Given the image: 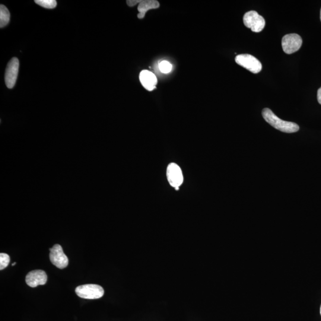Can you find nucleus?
I'll use <instances>...</instances> for the list:
<instances>
[{
  "label": "nucleus",
  "instance_id": "f8f14e48",
  "mask_svg": "<svg viewBox=\"0 0 321 321\" xmlns=\"http://www.w3.org/2000/svg\"><path fill=\"white\" fill-rule=\"evenodd\" d=\"M11 19V14L5 6H0V28H3L8 25Z\"/></svg>",
  "mask_w": 321,
  "mask_h": 321
},
{
  "label": "nucleus",
  "instance_id": "20e7f679",
  "mask_svg": "<svg viewBox=\"0 0 321 321\" xmlns=\"http://www.w3.org/2000/svg\"><path fill=\"white\" fill-rule=\"evenodd\" d=\"M237 65L242 66L253 74H258L262 71V64L256 57L250 55H240L235 59Z\"/></svg>",
  "mask_w": 321,
  "mask_h": 321
},
{
  "label": "nucleus",
  "instance_id": "4468645a",
  "mask_svg": "<svg viewBox=\"0 0 321 321\" xmlns=\"http://www.w3.org/2000/svg\"><path fill=\"white\" fill-rule=\"evenodd\" d=\"M10 256L8 254L1 253L0 254V269H4L7 267L10 263Z\"/></svg>",
  "mask_w": 321,
  "mask_h": 321
},
{
  "label": "nucleus",
  "instance_id": "9d476101",
  "mask_svg": "<svg viewBox=\"0 0 321 321\" xmlns=\"http://www.w3.org/2000/svg\"><path fill=\"white\" fill-rule=\"evenodd\" d=\"M139 80L143 87L149 91H152L156 88L157 79L153 73L144 70L139 75Z\"/></svg>",
  "mask_w": 321,
  "mask_h": 321
},
{
  "label": "nucleus",
  "instance_id": "a211bd4d",
  "mask_svg": "<svg viewBox=\"0 0 321 321\" xmlns=\"http://www.w3.org/2000/svg\"><path fill=\"white\" fill-rule=\"evenodd\" d=\"M175 189H176V190H178L179 189V187H176Z\"/></svg>",
  "mask_w": 321,
  "mask_h": 321
},
{
  "label": "nucleus",
  "instance_id": "dca6fc26",
  "mask_svg": "<svg viewBox=\"0 0 321 321\" xmlns=\"http://www.w3.org/2000/svg\"><path fill=\"white\" fill-rule=\"evenodd\" d=\"M141 0H128L127 1V5H128L129 7H133V6H136V5L139 4L141 2Z\"/></svg>",
  "mask_w": 321,
  "mask_h": 321
},
{
  "label": "nucleus",
  "instance_id": "aec40b11",
  "mask_svg": "<svg viewBox=\"0 0 321 321\" xmlns=\"http://www.w3.org/2000/svg\"><path fill=\"white\" fill-rule=\"evenodd\" d=\"M320 315H321V306H320Z\"/></svg>",
  "mask_w": 321,
  "mask_h": 321
},
{
  "label": "nucleus",
  "instance_id": "0eeeda50",
  "mask_svg": "<svg viewBox=\"0 0 321 321\" xmlns=\"http://www.w3.org/2000/svg\"><path fill=\"white\" fill-rule=\"evenodd\" d=\"M19 68V62L17 58H13L9 62L5 73L6 87L12 89L17 82Z\"/></svg>",
  "mask_w": 321,
  "mask_h": 321
},
{
  "label": "nucleus",
  "instance_id": "6ab92c4d",
  "mask_svg": "<svg viewBox=\"0 0 321 321\" xmlns=\"http://www.w3.org/2000/svg\"><path fill=\"white\" fill-rule=\"evenodd\" d=\"M16 263H17L15 262V263H13L12 266H15L16 265Z\"/></svg>",
  "mask_w": 321,
  "mask_h": 321
},
{
  "label": "nucleus",
  "instance_id": "9b49d317",
  "mask_svg": "<svg viewBox=\"0 0 321 321\" xmlns=\"http://www.w3.org/2000/svg\"><path fill=\"white\" fill-rule=\"evenodd\" d=\"M160 6V3L156 0H141L138 5V18L140 19L144 18L146 14L149 10L158 9Z\"/></svg>",
  "mask_w": 321,
  "mask_h": 321
},
{
  "label": "nucleus",
  "instance_id": "2eb2a0df",
  "mask_svg": "<svg viewBox=\"0 0 321 321\" xmlns=\"http://www.w3.org/2000/svg\"><path fill=\"white\" fill-rule=\"evenodd\" d=\"M159 68H160V71L163 74H167L171 72V69H172V65L167 61H163L160 63Z\"/></svg>",
  "mask_w": 321,
  "mask_h": 321
},
{
  "label": "nucleus",
  "instance_id": "39448f33",
  "mask_svg": "<svg viewBox=\"0 0 321 321\" xmlns=\"http://www.w3.org/2000/svg\"><path fill=\"white\" fill-rule=\"evenodd\" d=\"M281 44L284 52L287 55H291L300 49L302 45V39L297 34H288L282 38Z\"/></svg>",
  "mask_w": 321,
  "mask_h": 321
},
{
  "label": "nucleus",
  "instance_id": "412c9836",
  "mask_svg": "<svg viewBox=\"0 0 321 321\" xmlns=\"http://www.w3.org/2000/svg\"><path fill=\"white\" fill-rule=\"evenodd\" d=\"M320 21H321V10H320Z\"/></svg>",
  "mask_w": 321,
  "mask_h": 321
},
{
  "label": "nucleus",
  "instance_id": "ddd939ff",
  "mask_svg": "<svg viewBox=\"0 0 321 321\" xmlns=\"http://www.w3.org/2000/svg\"><path fill=\"white\" fill-rule=\"evenodd\" d=\"M35 3L41 7L49 9H55L57 6L56 0H36Z\"/></svg>",
  "mask_w": 321,
  "mask_h": 321
},
{
  "label": "nucleus",
  "instance_id": "1a4fd4ad",
  "mask_svg": "<svg viewBox=\"0 0 321 321\" xmlns=\"http://www.w3.org/2000/svg\"><path fill=\"white\" fill-rule=\"evenodd\" d=\"M47 281V275L43 270H34L26 276L27 284L31 287H36L40 285H44Z\"/></svg>",
  "mask_w": 321,
  "mask_h": 321
},
{
  "label": "nucleus",
  "instance_id": "6e6552de",
  "mask_svg": "<svg viewBox=\"0 0 321 321\" xmlns=\"http://www.w3.org/2000/svg\"><path fill=\"white\" fill-rule=\"evenodd\" d=\"M167 176L168 182L171 186L176 188L182 185L183 182V177L179 166L172 163L168 165L167 170Z\"/></svg>",
  "mask_w": 321,
  "mask_h": 321
},
{
  "label": "nucleus",
  "instance_id": "7ed1b4c3",
  "mask_svg": "<svg viewBox=\"0 0 321 321\" xmlns=\"http://www.w3.org/2000/svg\"><path fill=\"white\" fill-rule=\"evenodd\" d=\"M243 23L254 33H260L265 26V21L255 11H250L244 15Z\"/></svg>",
  "mask_w": 321,
  "mask_h": 321
},
{
  "label": "nucleus",
  "instance_id": "f3484780",
  "mask_svg": "<svg viewBox=\"0 0 321 321\" xmlns=\"http://www.w3.org/2000/svg\"><path fill=\"white\" fill-rule=\"evenodd\" d=\"M317 101L321 105V87L317 91Z\"/></svg>",
  "mask_w": 321,
  "mask_h": 321
},
{
  "label": "nucleus",
  "instance_id": "423d86ee",
  "mask_svg": "<svg viewBox=\"0 0 321 321\" xmlns=\"http://www.w3.org/2000/svg\"><path fill=\"white\" fill-rule=\"evenodd\" d=\"M50 259L54 265L60 269H64L69 264V259L65 255L62 247L59 244H55L50 249Z\"/></svg>",
  "mask_w": 321,
  "mask_h": 321
},
{
  "label": "nucleus",
  "instance_id": "f257e3e1",
  "mask_svg": "<svg viewBox=\"0 0 321 321\" xmlns=\"http://www.w3.org/2000/svg\"><path fill=\"white\" fill-rule=\"evenodd\" d=\"M262 116L266 122L274 128L282 132L292 133L297 132L300 128L296 123L282 120L272 111L265 108L262 110Z\"/></svg>",
  "mask_w": 321,
  "mask_h": 321
},
{
  "label": "nucleus",
  "instance_id": "f03ea898",
  "mask_svg": "<svg viewBox=\"0 0 321 321\" xmlns=\"http://www.w3.org/2000/svg\"><path fill=\"white\" fill-rule=\"evenodd\" d=\"M76 294L85 299H98L103 296L104 290L101 286L97 284H85L76 288Z\"/></svg>",
  "mask_w": 321,
  "mask_h": 321
}]
</instances>
